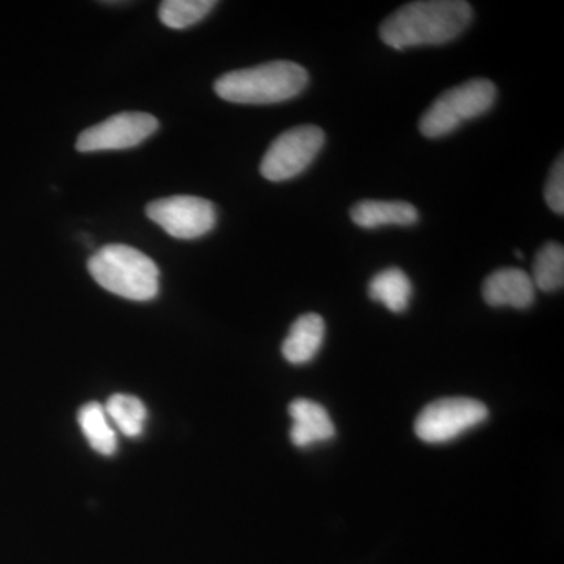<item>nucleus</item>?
<instances>
[{
  "mask_svg": "<svg viewBox=\"0 0 564 564\" xmlns=\"http://www.w3.org/2000/svg\"><path fill=\"white\" fill-rule=\"evenodd\" d=\"M325 321L318 314H304L292 323L291 332L282 343L285 361L302 366L313 361L325 339Z\"/></svg>",
  "mask_w": 564,
  "mask_h": 564,
  "instance_id": "11",
  "label": "nucleus"
},
{
  "mask_svg": "<svg viewBox=\"0 0 564 564\" xmlns=\"http://www.w3.org/2000/svg\"><path fill=\"white\" fill-rule=\"evenodd\" d=\"M79 425L93 451L110 456L117 452V433L111 429L109 417L102 404L88 403L80 408Z\"/></svg>",
  "mask_w": 564,
  "mask_h": 564,
  "instance_id": "14",
  "label": "nucleus"
},
{
  "mask_svg": "<svg viewBox=\"0 0 564 564\" xmlns=\"http://www.w3.org/2000/svg\"><path fill=\"white\" fill-rule=\"evenodd\" d=\"M104 410L109 421L126 436L137 437L143 433L148 415L147 406L137 397L117 393L110 397Z\"/></svg>",
  "mask_w": 564,
  "mask_h": 564,
  "instance_id": "15",
  "label": "nucleus"
},
{
  "mask_svg": "<svg viewBox=\"0 0 564 564\" xmlns=\"http://www.w3.org/2000/svg\"><path fill=\"white\" fill-rule=\"evenodd\" d=\"M158 118L143 111L113 115L93 128L85 129L77 139L79 152L129 150L150 139L158 131Z\"/></svg>",
  "mask_w": 564,
  "mask_h": 564,
  "instance_id": "8",
  "label": "nucleus"
},
{
  "mask_svg": "<svg viewBox=\"0 0 564 564\" xmlns=\"http://www.w3.org/2000/svg\"><path fill=\"white\" fill-rule=\"evenodd\" d=\"M497 98V88L491 80L464 82L452 90L444 91L422 115L419 129L426 139H441L456 131L466 121L481 117L491 110Z\"/></svg>",
  "mask_w": 564,
  "mask_h": 564,
  "instance_id": "4",
  "label": "nucleus"
},
{
  "mask_svg": "<svg viewBox=\"0 0 564 564\" xmlns=\"http://www.w3.org/2000/svg\"><path fill=\"white\" fill-rule=\"evenodd\" d=\"M413 284L402 269L391 267L375 274L369 284V296L373 302L384 304L391 313H404L410 306Z\"/></svg>",
  "mask_w": 564,
  "mask_h": 564,
  "instance_id": "13",
  "label": "nucleus"
},
{
  "mask_svg": "<svg viewBox=\"0 0 564 564\" xmlns=\"http://www.w3.org/2000/svg\"><path fill=\"white\" fill-rule=\"evenodd\" d=\"M214 0H165L159 9V18L174 31L192 28L214 10Z\"/></svg>",
  "mask_w": 564,
  "mask_h": 564,
  "instance_id": "17",
  "label": "nucleus"
},
{
  "mask_svg": "<svg viewBox=\"0 0 564 564\" xmlns=\"http://www.w3.org/2000/svg\"><path fill=\"white\" fill-rule=\"evenodd\" d=\"M534 288L543 292H556L564 285V248L563 245L545 243L533 262L530 274Z\"/></svg>",
  "mask_w": 564,
  "mask_h": 564,
  "instance_id": "16",
  "label": "nucleus"
},
{
  "mask_svg": "<svg viewBox=\"0 0 564 564\" xmlns=\"http://www.w3.org/2000/svg\"><path fill=\"white\" fill-rule=\"evenodd\" d=\"M147 215L174 239L193 240L206 236L217 225L214 204L198 196L176 195L147 206Z\"/></svg>",
  "mask_w": 564,
  "mask_h": 564,
  "instance_id": "7",
  "label": "nucleus"
},
{
  "mask_svg": "<svg viewBox=\"0 0 564 564\" xmlns=\"http://www.w3.org/2000/svg\"><path fill=\"white\" fill-rule=\"evenodd\" d=\"M292 417L291 440L300 448L315 443H325L336 434L332 417L322 404L307 399L293 400L289 406Z\"/></svg>",
  "mask_w": 564,
  "mask_h": 564,
  "instance_id": "10",
  "label": "nucleus"
},
{
  "mask_svg": "<svg viewBox=\"0 0 564 564\" xmlns=\"http://www.w3.org/2000/svg\"><path fill=\"white\" fill-rule=\"evenodd\" d=\"M325 132L317 126H300L282 132L270 144L261 162V174L270 182L300 176L321 154Z\"/></svg>",
  "mask_w": 564,
  "mask_h": 564,
  "instance_id": "6",
  "label": "nucleus"
},
{
  "mask_svg": "<svg viewBox=\"0 0 564 564\" xmlns=\"http://www.w3.org/2000/svg\"><path fill=\"white\" fill-rule=\"evenodd\" d=\"M545 203L549 204L555 214H564V161L563 155L556 159L554 169L549 174L547 184L544 188Z\"/></svg>",
  "mask_w": 564,
  "mask_h": 564,
  "instance_id": "18",
  "label": "nucleus"
},
{
  "mask_svg": "<svg viewBox=\"0 0 564 564\" xmlns=\"http://www.w3.org/2000/svg\"><path fill=\"white\" fill-rule=\"evenodd\" d=\"M485 403L467 397L441 399L423 408L414 423L419 440L426 444L451 443L488 419Z\"/></svg>",
  "mask_w": 564,
  "mask_h": 564,
  "instance_id": "5",
  "label": "nucleus"
},
{
  "mask_svg": "<svg viewBox=\"0 0 564 564\" xmlns=\"http://www.w3.org/2000/svg\"><path fill=\"white\" fill-rule=\"evenodd\" d=\"M88 272L106 291L132 302H150L159 293L158 265L129 245L110 243L96 251Z\"/></svg>",
  "mask_w": 564,
  "mask_h": 564,
  "instance_id": "3",
  "label": "nucleus"
},
{
  "mask_svg": "<svg viewBox=\"0 0 564 564\" xmlns=\"http://www.w3.org/2000/svg\"><path fill=\"white\" fill-rule=\"evenodd\" d=\"M350 217L359 228L375 229L380 226L415 225L419 221V212L410 203L367 199L351 207Z\"/></svg>",
  "mask_w": 564,
  "mask_h": 564,
  "instance_id": "12",
  "label": "nucleus"
},
{
  "mask_svg": "<svg viewBox=\"0 0 564 564\" xmlns=\"http://www.w3.org/2000/svg\"><path fill=\"white\" fill-rule=\"evenodd\" d=\"M310 74L299 63L276 61L223 74L214 90L225 101L267 106L295 98L307 87Z\"/></svg>",
  "mask_w": 564,
  "mask_h": 564,
  "instance_id": "2",
  "label": "nucleus"
},
{
  "mask_svg": "<svg viewBox=\"0 0 564 564\" xmlns=\"http://www.w3.org/2000/svg\"><path fill=\"white\" fill-rule=\"evenodd\" d=\"M474 10L463 0L411 2L381 24L380 39L397 51L451 43L473 22Z\"/></svg>",
  "mask_w": 564,
  "mask_h": 564,
  "instance_id": "1",
  "label": "nucleus"
},
{
  "mask_svg": "<svg viewBox=\"0 0 564 564\" xmlns=\"http://www.w3.org/2000/svg\"><path fill=\"white\" fill-rule=\"evenodd\" d=\"M485 302L492 307L527 310L534 303L536 288L532 276L521 269L496 270L484 282Z\"/></svg>",
  "mask_w": 564,
  "mask_h": 564,
  "instance_id": "9",
  "label": "nucleus"
}]
</instances>
